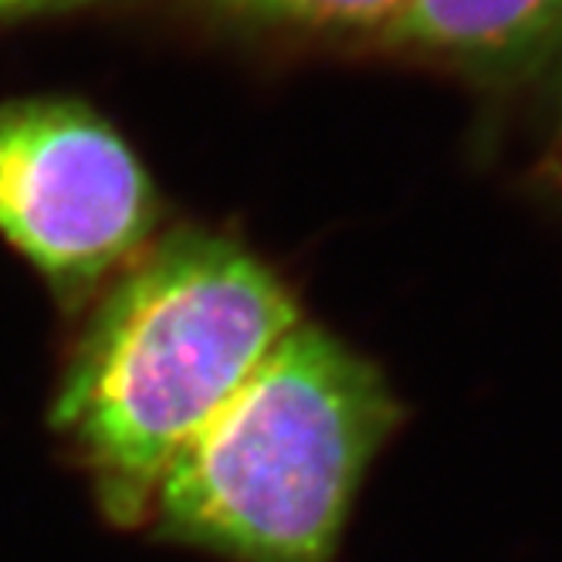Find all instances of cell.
I'll list each match as a JSON object with an SVG mask.
<instances>
[{
	"instance_id": "6da1fadb",
	"label": "cell",
	"mask_w": 562,
	"mask_h": 562,
	"mask_svg": "<svg viewBox=\"0 0 562 562\" xmlns=\"http://www.w3.org/2000/svg\"><path fill=\"white\" fill-rule=\"evenodd\" d=\"M299 323L265 261L204 231L170 234L119 281L55 400L119 526L153 508L170 461Z\"/></svg>"
},
{
	"instance_id": "7a4b0ae2",
	"label": "cell",
	"mask_w": 562,
	"mask_h": 562,
	"mask_svg": "<svg viewBox=\"0 0 562 562\" xmlns=\"http://www.w3.org/2000/svg\"><path fill=\"white\" fill-rule=\"evenodd\" d=\"M396 424L386 376L302 318L187 440L149 512L164 536L234 562H336Z\"/></svg>"
},
{
	"instance_id": "3957f363",
	"label": "cell",
	"mask_w": 562,
	"mask_h": 562,
	"mask_svg": "<svg viewBox=\"0 0 562 562\" xmlns=\"http://www.w3.org/2000/svg\"><path fill=\"white\" fill-rule=\"evenodd\" d=\"M156 221L146 170L102 115L65 99L0 109V234L58 289H86Z\"/></svg>"
},
{
	"instance_id": "277c9868",
	"label": "cell",
	"mask_w": 562,
	"mask_h": 562,
	"mask_svg": "<svg viewBox=\"0 0 562 562\" xmlns=\"http://www.w3.org/2000/svg\"><path fill=\"white\" fill-rule=\"evenodd\" d=\"M383 45L481 68L529 65L562 48V0H407Z\"/></svg>"
},
{
	"instance_id": "5b68a950",
	"label": "cell",
	"mask_w": 562,
	"mask_h": 562,
	"mask_svg": "<svg viewBox=\"0 0 562 562\" xmlns=\"http://www.w3.org/2000/svg\"><path fill=\"white\" fill-rule=\"evenodd\" d=\"M211 4L281 27L326 31V34H390L407 0H211Z\"/></svg>"
},
{
	"instance_id": "8992f818",
	"label": "cell",
	"mask_w": 562,
	"mask_h": 562,
	"mask_svg": "<svg viewBox=\"0 0 562 562\" xmlns=\"http://www.w3.org/2000/svg\"><path fill=\"white\" fill-rule=\"evenodd\" d=\"M92 4V0H0V14H31V11H61Z\"/></svg>"
},
{
	"instance_id": "52a82bcc",
	"label": "cell",
	"mask_w": 562,
	"mask_h": 562,
	"mask_svg": "<svg viewBox=\"0 0 562 562\" xmlns=\"http://www.w3.org/2000/svg\"><path fill=\"white\" fill-rule=\"evenodd\" d=\"M555 159L562 164V126H559V146H555Z\"/></svg>"
}]
</instances>
